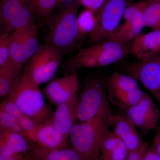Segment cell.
I'll return each instance as SVG.
<instances>
[{
	"mask_svg": "<svg viewBox=\"0 0 160 160\" xmlns=\"http://www.w3.org/2000/svg\"><path fill=\"white\" fill-rule=\"evenodd\" d=\"M131 0H106L97 12V23L89 35L90 42L97 43L106 40L118 29L119 24Z\"/></svg>",
	"mask_w": 160,
	"mask_h": 160,
	"instance_id": "52a82bcc",
	"label": "cell"
},
{
	"mask_svg": "<svg viewBox=\"0 0 160 160\" xmlns=\"http://www.w3.org/2000/svg\"><path fill=\"white\" fill-rule=\"evenodd\" d=\"M2 1H3V0H0V2H2Z\"/></svg>",
	"mask_w": 160,
	"mask_h": 160,
	"instance_id": "60d3db41",
	"label": "cell"
},
{
	"mask_svg": "<svg viewBox=\"0 0 160 160\" xmlns=\"http://www.w3.org/2000/svg\"><path fill=\"white\" fill-rule=\"evenodd\" d=\"M145 27L143 17L125 21V23L106 39L120 43L132 42Z\"/></svg>",
	"mask_w": 160,
	"mask_h": 160,
	"instance_id": "ffe728a7",
	"label": "cell"
},
{
	"mask_svg": "<svg viewBox=\"0 0 160 160\" xmlns=\"http://www.w3.org/2000/svg\"><path fill=\"white\" fill-rule=\"evenodd\" d=\"M22 69L9 64L0 67V97L7 98L18 82Z\"/></svg>",
	"mask_w": 160,
	"mask_h": 160,
	"instance_id": "7402d4cb",
	"label": "cell"
},
{
	"mask_svg": "<svg viewBox=\"0 0 160 160\" xmlns=\"http://www.w3.org/2000/svg\"><path fill=\"white\" fill-rule=\"evenodd\" d=\"M110 106L101 114L86 122H78L69 134V144L84 160H98L104 138L110 131Z\"/></svg>",
	"mask_w": 160,
	"mask_h": 160,
	"instance_id": "6da1fadb",
	"label": "cell"
},
{
	"mask_svg": "<svg viewBox=\"0 0 160 160\" xmlns=\"http://www.w3.org/2000/svg\"><path fill=\"white\" fill-rule=\"evenodd\" d=\"M35 16L28 3L23 5L17 13L1 29V33H11L34 22Z\"/></svg>",
	"mask_w": 160,
	"mask_h": 160,
	"instance_id": "44dd1931",
	"label": "cell"
},
{
	"mask_svg": "<svg viewBox=\"0 0 160 160\" xmlns=\"http://www.w3.org/2000/svg\"><path fill=\"white\" fill-rule=\"evenodd\" d=\"M79 6L76 0L69 2L46 20L49 29L45 43L63 52L76 47L78 36L77 14Z\"/></svg>",
	"mask_w": 160,
	"mask_h": 160,
	"instance_id": "3957f363",
	"label": "cell"
},
{
	"mask_svg": "<svg viewBox=\"0 0 160 160\" xmlns=\"http://www.w3.org/2000/svg\"><path fill=\"white\" fill-rule=\"evenodd\" d=\"M129 75L139 82L154 97L160 93V61L157 57L141 59L127 67Z\"/></svg>",
	"mask_w": 160,
	"mask_h": 160,
	"instance_id": "30bf717a",
	"label": "cell"
},
{
	"mask_svg": "<svg viewBox=\"0 0 160 160\" xmlns=\"http://www.w3.org/2000/svg\"><path fill=\"white\" fill-rule=\"evenodd\" d=\"M78 96L57 106L48 122L51 123L66 138L77 123Z\"/></svg>",
	"mask_w": 160,
	"mask_h": 160,
	"instance_id": "5bb4252c",
	"label": "cell"
},
{
	"mask_svg": "<svg viewBox=\"0 0 160 160\" xmlns=\"http://www.w3.org/2000/svg\"><path fill=\"white\" fill-rule=\"evenodd\" d=\"M149 147V143L145 142L139 149L129 152L126 160H144V156Z\"/></svg>",
	"mask_w": 160,
	"mask_h": 160,
	"instance_id": "4dcf8cb0",
	"label": "cell"
},
{
	"mask_svg": "<svg viewBox=\"0 0 160 160\" xmlns=\"http://www.w3.org/2000/svg\"><path fill=\"white\" fill-rule=\"evenodd\" d=\"M144 160H160V158L152 144L147 149Z\"/></svg>",
	"mask_w": 160,
	"mask_h": 160,
	"instance_id": "1f68e13d",
	"label": "cell"
},
{
	"mask_svg": "<svg viewBox=\"0 0 160 160\" xmlns=\"http://www.w3.org/2000/svg\"><path fill=\"white\" fill-rule=\"evenodd\" d=\"M63 52L45 43L30 58L24 73L36 85L47 82L54 76L63 59Z\"/></svg>",
	"mask_w": 160,
	"mask_h": 160,
	"instance_id": "5b68a950",
	"label": "cell"
},
{
	"mask_svg": "<svg viewBox=\"0 0 160 160\" xmlns=\"http://www.w3.org/2000/svg\"><path fill=\"white\" fill-rule=\"evenodd\" d=\"M125 111L126 116L146 135L156 128L160 119L159 109L146 92L138 102Z\"/></svg>",
	"mask_w": 160,
	"mask_h": 160,
	"instance_id": "9c48e42d",
	"label": "cell"
},
{
	"mask_svg": "<svg viewBox=\"0 0 160 160\" xmlns=\"http://www.w3.org/2000/svg\"><path fill=\"white\" fill-rule=\"evenodd\" d=\"M109 124L112 132L125 143L129 152L139 149L145 143L137 127L126 116L112 114Z\"/></svg>",
	"mask_w": 160,
	"mask_h": 160,
	"instance_id": "7c38bea8",
	"label": "cell"
},
{
	"mask_svg": "<svg viewBox=\"0 0 160 160\" xmlns=\"http://www.w3.org/2000/svg\"><path fill=\"white\" fill-rule=\"evenodd\" d=\"M38 27L35 22L12 33L7 64L22 69L24 64L39 49Z\"/></svg>",
	"mask_w": 160,
	"mask_h": 160,
	"instance_id": "ba28073f",
	"label": "cell"
},
{
	"mask_svg": "<svg viewBox=\"0 0 160 160\" xmlns=\"http://www.w3.org/2000/svg\"><path fill=\"white\" fill-rule=\"evenodd\" d=\"M106 89L104 83L99 78L92 77L86 80L83 91L78 99V122L91 119L110 106Z\"/></svg>",
	"mask_w": 160,
	"mask_h": 160,
	"instance_id": "8992f818",
	"label": "cell"
},
{
	"mask_svg": "<svg viewBox=\"0 0 160 160\" xmlns=\"http://www.w3.org/2000/svg\"><path fill=\"white\" fill-rule=\"evenodd\" d=\"M156 99L160 103V94H159L158 95L156 98Z\"/></svg>",
	"mask_w": 160,
	"mask_h": 160,
	"instance_id": "e575fe53",
	"label": "cell"
},
{
	"mask_svg": "<svg viewBox=\"0 0 160 160\" xmlns=\"http://www.w3.org/2000/svg\"><path fill=\"white\" fill-rule=\"evenodd\" d=\"M98 160H102V158H101V157H100V158H99V159H98Z\"/></svg>",
	"mask_w": 160,
	"mask_h": 160,
	"instance_id": "f35d334b",
	"label": "cell"
},
{
	"mask_svg": "<svg viewBox=\"0 0 160 160\" xmlns=\"http://www.w3.org/2000/svg\"><path fill=\"white\" fill-rule=\"evenodd\" d=\"M33 143L44 148L57 149L68 147L69 142V139L47 121L38 125Z\"/></svg>",
	"mask_w": 160,
	"mask_h": 160,
	"instance_id": "2e32d148",
	"label": "cell"
},
{
	"mask_svg": "<svg viewBox=\"0 0 160 160\" xmlns=\"http://www.w3.org/2000/svg\"><path fill=\"white\" fill-rule=\"evenodd\" d=\"M139 88L134 78L116 72L109 77L107 84V97L112 104L130 92Z\"/></svg>",
	"mask_w": 160,
	"mask_h": 160,
	"instance_id": "e0dca14e",
	"label": "cell"
},
{
	"mask_svg": "<svg viewBox=\"0 0 160 160\" xmlns=\"http://www.w3.org/2000/svg\"><path fill=\"white\" fill-rule=\"evenodd\" d=\"M154 129L155 133L152 144L160 158V126H157Z\"/></svg>",
	"mask_w": 160,
	"mask_h": 160,
	"instance_id": "d6a6232c",
	"label": "cell"
},
{
	"mask_svg": "<svg viewBox=\"0 0 160 160\" xmlns=\"http://www.w3.org/2000/svg\"><path fill=\"white\" fill-rule=\"evenodd\" d=\"M132 42L120 43L103 41L80 49L62 65L65 76L84 68H98L111 65L126 58L131 52Z\"/></svg>",
	"mask_w": 160,
	"mask_h": 160,
	"instance_id": "7a4b0ae2",
	"label": "cell"
},
{
	"mask_svg": "<svg viewBox=\"0 0 160 160\" xmlns=\"http://www.w3.org/2000/svg\"><path fill=\"white\" fill-rule=\"evenodd\" d=\"M6 98L38 124L47 122L53 112L45 102L39 86L29 80L24 72Z\"/></svg>",
	"mask_w": 160,
	"mask_h": 160,
	"instance_id": "277c9868",
	"label": "cell"
},
{
	"mask_svg": "<svg viewBox=\"0 0 160 160\" xmlns=\"http://www.w3.org/2000/svg\"><path fill=\"white\" fill-rule=\"evenodd\" d=\"M147 2L143 14L145 26L153 30H160V3L153 0Z\"/></svg>",
	"mask_w": 160,
	"mask_h": 160,
	"instance_id": "d4e9b609",
	"label": "cell"
},
{
	"mask_svg": "<svg viewBox=\"0 0 160 160\" xmlns=\"http://www.w3.org/2000/svg\"><path fill=\"white\" fill-rule=\"evenodd\" d=\"M131 52L140 60L160 55V30L141 33L132 41Z\"/></svg>",
	"mask_w": 160,
	"mask_h": 160,
	"instance_id": "9a60e30c",
	"label": "cell"
},
{
	"mask_svg": "<svg viewBox=\"0 0 160 160\" xmlns=\"http://www.w3.org/2000/svg\"><path fill=\"white\" fill-rule=\"evenodd\" d=\"M145 93L140 88H138L118 99L113 103V105L126 110L138 102Z\"/></svg>",
	"mask_w": 160,
	"mask_h": 160,
	"instance_id": "4316f807",
	"label": "cell"
},
{
	"mask_svg": "<svg viewBox=\"0 0 160 160\" xmlns=\"http://www.w3.org/2000/svg\"><path fill=\"white\" fill-rule=\"evenodd\" d=\"M153 1H156V2H158L160 3V0H153Z\"/></svg>",
	"mask_w": 160,
	"mask_h": 160,
	"instance_id": "8d00e7d4",
	"label": "cell"
},
{
	"mask_svg": "<svg viewBox=\"0 0 160 160\" xmlns=\"http://www.w3.org/2000/svg\"><path fill=\"white\" fill-rule=\"evenodd\" d=\"M0 127L11 129L24 135L16 118L9 112L2 109H0Z\"/></svg>",
	"mask_w": 160,
	"mask_h": 160,
	"instance_id": "83f0119b",
	"label": "cell"
},
{
	"mask_svg": "<svg viewBox=\"0 0 160 160\" xmlns=\"http://www.w3.org/2000/svg\"><path fill=\"white\" fill-rule=\"evenodd\" d=\"M101 158H102V160H110L109 159L106 158H103L101 157Z\"/></svg>",
	"mask_w": 160,
	"mask_h": 160,
	"instance_id": "d590c367",
	"label": "cell"
},
{
	"mask_svg": "<svg viewBox=\"0 0 160 160\" xmlns=\"http://www.w3.org/2000/svg\"><path fill=\"white\" fill-rule=\"evenodd\" d=\"M33 143L22 133L0 127V155L4 157L27 154Z\"/></svg>",
	"mask_w": 160,
	"mask_h": 160,
	"instance_id": "4fadbf2b",
	"label": "cell"
},
{
	"mask_svg": "<svg viewBox=\"0 0 160 160\" xmlns=\"http://www.w3.org/2000/svg\"><path fill=\"white\" fill-rule=\"evenodd\" d=\"M157 57L158 58V59L159 60H160V55L159 56H158L157 57Z\"/></svg>",
	"mask_w": 160,
	"mask_h": 160,
	"instance_id": "74e56055",
	"label": "cell"
},
{
	"mask_svg": "<svg viewBox=\"0 0 160 160\" xmlns=\"http://www.w3.org/2000/svg\"><path fill=\"white\" fill-rule=\"evenodd\" d=\"M106 0H76L80 6H84L86 9L95 14L101 9Z\"/></svg>",
	"mask_w": 160,
	"mask_h": 160,
	"instance_id": "f546056e",
	"label": "cell"
},
{
	"mask_svg": "<svg viewBox=\"0 0 160 160\" xmlns=\"http://www.w3.org/2000/svg\"><path fill=\"white\" fill-rule=\"evenodd\" d=\"M129 152L123 141L113 132L109 131L102 144L101 157L110 160H126Z\"/></svg>",
	"mask_w": 160,
	"mask_h": 160,
	"instance_id": "d6986e66",
	"label": "cell"
},
{
	"mask_svg": "<svg viewBox=\"0 0 160 160\" xmlns=\"http://www.w3.org/2000/svg\"><path fill=\"white\" fill-rule=\"evenodd\" d=\"M28 154L32 160H84L70 145L65 148L48 149L33 143Z\"/></svg>",
	"mask_w": 160,
	"mask_h": 160,
	"instance_id": "ac0fdd59",
	"label": "cell"
},
{
	"mask_svg": "<svg viewBox=\"0 0 160 160\" xmlns=\"http://www.w3.org/2000/svg\"><path fill=\"white\" fill-rule=\"evenodd\" d=\"M0 160H32L28 153L26 154H18L9 157H4L0 155Z\"/></svg>",
	"mask_w": 160,
	"mask_h": 160,
	"instance_id": "836d02e7",
	"label": "cell"
},
{
	"mask_svg": "<svg viewBox=\"0 0 160 160\" xmlns=\"http://www.w3.org/2000/svg\"><path fill=\"white\" fill-rule=\"evenodd\" d=\"M58 1H60V2H62L63 0H58Z\"/></svg>",
	"mask_w": 160,
	"mask_h": 160,
	"instance_id": "ab89813d",
	"label": "cell"
},
{
	"mask_svg": "<svg viewBox=\"0 0 160 160\" xmlns=\"http://www.w3.org/2000/svg\"><path fill=\"white\" fill-rule=\"evenodd\" d=\"M79 83L77 72L52 80L43 92L50 104L54 106L78 96Z\"/></svg>",
	"mask_w": 160,
	"mask_h": 160,
	"instance_id": "8fae6325",
	"label": "cell"
},
{
	"mask_svg": "<svg viewBox=\"0 0 160 160\" xmlns=\"http://www.w3.org/2000/svg\"><path fill=\"white\" fill-rule=\"evenodd\" d=\"M12 33L0 35V67L7 65L9 60Z\"/></svg>",
	"mask_w": 160,
	"mask_h": 160,
	"instance_id": "f1b7e54d",
	"label": "cell"
},
{
	"mask_svg": "<svg viewBox=\"0 0 160 160\" xmlns=\"http://www.w3.org/2000/svg\"><path fill=\"white\" fill-rule=\"evenodd\" d=\"M96 23L97 17L94 13L86 9L82 11L78 17V40L90 34Z\"/></svg>",
	"mask_w": 160,
	"mask_h": 160,
	"instance_id": "cb8c5ba5",
	"label": "cell"
},
{
	"mask_svg": "<svg viewBox=\"0 0 160 160\" xmlns=\"http://www.w3.org/2000/svg\"><path fill=\"white\" fill-rule=\"evenodd\" d=\"M27 0H3L0 2V28H3Z\"/></svg>",
	"mask_w": 160,
	"mask_h": 160,
	"instance_id": "484cf974",
	"label": "cell"
},
{
	"mask_svg": "<svg viewBox=\"0 0 160 160\" xmlns=\"http://www.w3.org/2000/svg\"><path fill=\"white\" fill-rule=\"evenodd\" d=\"M36 17L48 19L62 2L58 0H27Z\"/></svg>",
	"mask_w": 160,
	"mask_h": 160,
	"instance_id": "603a6c76",
	"label": "cell"
}]
</instances>
